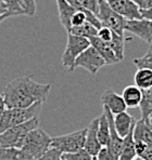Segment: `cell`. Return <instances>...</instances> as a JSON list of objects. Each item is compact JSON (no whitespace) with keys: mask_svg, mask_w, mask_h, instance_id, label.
Segmentation results:
<instances>
[{"mask_svg":"<svg viewBox=\"0 0 152 160\" xmlns=\"http://www.w3.org/2000/svg\"><path fill=\"white\" fill-rule=\"evenodd\" d=\"M50 88L49 83H39L32 77L25 76L9 82L2 96L7 108H26L35 103L46 102Z\"/></svg>","mask_w":152,"mask_h":160,"instance_id":"obj_1","label":"cell"},{"mask_svg":"<svg viewBox=\"0 0 152 160\" xmlns=\"http://www.w3.org/2000/svg\"><path fill=\"white\" fill-rule=\"evenodd\" d=\"M44 103H35L26 108H6L0 117V134L12 127L19 126L38 117Z\"/></svg>","mask_w":152,"mask_h":160,"instance_id":"obj_2","label":"cell"},{"mask_svg":"<svg viewBox=\"0 0 152 160\" xmlns=\"http://www.w3.org/2000/svg\"><path fill=\"white\" fill-rule=\"evenodd\" d=\"M38 117L28 120L19 126L12 127L0 134V148H21L27 134L38 128Z\"/></svg>","mask_w":152,"mask_h":160,"instance_id":"obj_3","label":"cell"},{"mask_svg":"<svg viewBox=\"0 0 152 160\" xmlns=\"http://www.w3.org/2000/svg\"><path fill=\"white\" fill-rule=\"evenodd\" d=\"M51 138L44 130L36 128L26 136L21 149L33 160H37L50 148Z\"/></svg>","mask_w":152,"mask_h":160,"instance_id":"obj_4","label":"cell"},{"mask_svg":"<svg viewBox=\"0 0 152 160\" xmlns=\"http://www.w3.org/2000/svg\"><path fill=\"white\" fill-rule=\"evenodd\" d=\"M97 18L100 21L101 26L109 27L118 36L124 37L126 21L123 16L113 11L106 0H99L98 11L96 14Z\"/></svg>","mask_w":152,"mask_h":160,"instance_id":"obj_5","label":"cell"},{"mask_svg":"<svg viewBox=\"0 0 152 160\" xmlns=\"http://www.w3.org/2000/svg\"><path fill=\"white\" fill-rule=\"evenodd\" d=\"M87 128L76 131L73 133L64 134V135L51 138L50 147L60 150L62 154H70L84 148L86 140Z\"/></svg>","mask_w":152,"mask_h":160,"instance_id":"obj_6","label":"cell"},{"mask_svg":"<svg viewBox=\"0 0 152 160\" xmlns=\"http://www.w3.org/2000/svg\"><path fill=\"white\" fill-rule=\"evenodd\" d=\"M89 46H90L89 39L68 34L65 50H64L63 55H62L63 66L68 67V72H74L73 65H74L76 58H77L83 51L86 50Z\"/></svg>","mask_w":152,"mask_h":160,"instance_id":"obj_7","label":"cell"},{"mask_svg":"<svg viewBox=\"0 0 152 160\" xmlns=\"http://www.w3.org/2000/svg\"><path fill=\"white\" fill-rule=\"evenodd\" d=\"M104 65H106V62L98 53V51L92 46H89L86 50H84L76 58L73 68L75 69L77 67H83L89 72H91L92 75H95Z\"/></svg>","mask_w":152,"mask_h":160,"instance_id":"obj_8","label":"cell"},{"mask_svg":"<svg viewBox=\"0 0 152 160\" xmlns=\"http://www.w3.org/2000/svg\"><path fill=\"white\" fill-rule=\"evenodd\" d=\"M110 8L127 21L141 20L139 8L132 0H106Z\"/></svg>","mask_w":152,"mask_h":160,"instance_id":"obj_9","label":"cell"},{"mask_svg":"<svg viewBox=\"0 0 152 160\" xmlns=\"http://www.w3.org/2000/svg\"><path fill=\"white\" fill-rule=\"evenodd\" d=\"M125 30L144 40L149 44H152V21L146 18L126 21Z\"/></svg>","mask_w":152,"mask_h":160,"instance_id":"obj_10","label":"cell"},{"mask_svg":"<svg viewBox=\"0 0 152 160\" xmlns=\"http://www.w3.org/2000/svg\"><path fill=\"white\" fill-rule=\"evenodd\" d=\"M101 103L106 107L112 115H117L120 112H126V105L123 101L122 95L112 90H106L101 96Z\"/></svg>","mask_w":152,"mask_h":160,"instance_id":"obj_11","label":"cell"},{"mask_svg":"<svg viewBox=\"0 0 152 160\" xmlns=\"http://www.w3.org/2000/svg\"><path fill=\"white\" fill-rule=\"evenodd\" d=\"M98 123H99V118H95L89 123V127L87 128L86 140H85V145H84V148L92 157H96L97 154L100 152L102 147L101 144L99 143L98 135H97Z\"/></svg>","mask_w":152,"mask_h":160,"instance_id":"obj_12","label":"cell"},{"mask_svg":"<svg viewBox=\"0 0 152 160\" xmlns=\"http://www.w3.org/2000/svg\"><path fill=\"white\" fill-rule=\"evenodd\" d=\"M89 41L90 46L94 47L98 51V53L101 55V58L104 60L106 65H113L120 62V60L116 58V55L114 54L111 47L106 42H104L103 40H101L99 37H91V38H89Z\"/></svg>","mask_w":152,"mask_h":160,"instance_id":"obj_13","label":"cell"},{"mask_svg":"<svg viewBox=\"0 0 152 160\" xmlns=\"http://www.w3.org/2000/svg\"><path fill=\"white\" fill-rule=\"evenodd\" d=\"M113 121L116 132L122 138H125L129 133L130 129L136 123L135 119L127 112H123L117 115H113Z\"/></svg>","mask_w":152,"mask_h":160,"instance_id":"obj_14","label":"cell"},{"mask_svg":"<svg viewBox=\"0 0 152 160\" xmlns=\"http://www.w3.org/2000/svg\"><path fill=\"white\" fill-rule=\"evenodd\" d=\"M122 98L126 107L136 108L139 107V104L142 98V91L136 86H128L123 90Z\"/></svg>","mask_w":152,"mask_h":160,"instance_id":"obj_15","label":"cell"},{"mask_svg":"<svg viewBox=\"0 0 152 160\" xmlns=\"http://www.w3.org/2000/svg\"><path fill=\"white\" fill-rule=\"evenodd\" d=\"M134 128H135V126L130 129L129 133H128L125 138H123V145H122V149H121L118 160H133L137 157L136 149H135L134 138H133Z\"/></svg>","mask_w":152,"mask_h":160,"instance_id":"obj_16","label":"cell"},{"mask_svg":"<svg viewBox=\"0 0 152 160\" xmlns=\"http://www.w3.org/2000/svg\"><path fill=\"white\" fill-rule=\"evenodd\" d=\"M57 6H58L59 11V18L62 26L65 28L66 32H70L71 29V18L75 10L68 4L66 0H57Z\"/></svg>","mask_w":152,"mask_h":160,"instance_id":"obj_17","label":"cell"},{"mask_svg":"<svg viewBox=\"0 0 152 160\" xmlns=\"http://www.w3.org/2000/svg\"><path fill=\"white\" fill-rule=\"evenodd\" d=\"M135 86L140 90H149L152 88V70L148 68H139L135 74Z\"/></svg>","mask_w":152,"mask_h":160,"instance_id":"obj_18","label":"cell"},{"mask_svg":"<svg viewBox=\"0 0 152 160\" xmlns=\"http://www.w3.org/2000/svg\"><path fill=\"white\" fill-rule=\"evenodd\" d=\"M68 34L75 35V36L84 37V38H91V37H96L98 34V28L95 27L89 22H86L84 24L79 25V26H73L71 27L70 32Z\"/></svg>","mask_w":152,"mask_h":160,"instance_id":"obj_19","label":"cell"},{"mask_svg":"<svg viewBox=\"0 0 152 160\" xmlns=\"http://www.w3.org/2000/svg\"><path fill=\"white\" fill-rule=\"evenodd\" d=\"M99 118V123H98V131H97V135H98L99 143L101 144V146H106L109 143V138H110V128H109V121L106 119V116L104 112H102V115Z\"/></svg>","mask_w":152,"mask_h":160,"instance_id":"obj_20","label":"cell"},{"mask_svg":"<svg viewBox=\"0 0 152 160\" xmlns=\"http://www.w3.org/2000/svg\"><path fill=\"white\" fill-rule=\"evenodd\" d=\"M142 98L139 104L140 110H141V119L144 121L150 122V118L152 117V95L149 90H141Z\"/></svg>","mask_w":152,"mask_h":160,"instance_id":"obj_21","label":"cell"},{"mask_svg":"<svg viewBox=\"0 0 152 160\" xmlns=\"http://www.w3.org/2000/svg\"><path fill=\"white\" fill-rule=\"evenodd\" d=\"M0 160H33L21 148H0Z\"/></svg>","mask_w":152,"mask_h":160,"instance_id":"obj_22","label":"cell"},{"mask_svg":"<svg viewBox=\"0 0 152 160\" xmlns=\"http://www.w3.org/2000/svg\"><path fill=\"white\" fill-rule=\"evenodd\" d=\"M106 43L111 47V49L113 50L114 54L118 60L122 61L124 58V37H121L117 34H114L113 38Z\"/></svg>","mask_w":152,"mask_h":160,"instance_id":"obj_23","label":"cell"},{"mask_svg":"<svg viewBox=\"0 0 152 160\" xmlns=\"http://www.w3.org/2000/svg\"><path fill=\"white\" fill-rule=\"evenodd\" d=\"M2 1L8 7L9 16L23 15V14H25L24 7H23V3L21 0H2Z\"/></svg>","mask_w":152,"mask_h":160,"instance_id":"obj_24","label":"cell"},{"mask_svg":"<svg viewBox=\"0 0 152 160\" xmlns=\"http://www.w3.org/2000/svg\"><path fill=\"white\" fill-rule=\"evenodd\" d=\"M62 157L66 160H92L94 157L87 152L85 148L77 150L74 152H70V154H63Z\"/></svg>","mask_w":152,"mask_h":160,"instance_id":"obj_25","label":"cell"},{"mask_svg":"<svg viewBox=\"0 0 152 160\" xmlns=\"http://www.w3.org/2000/svg\"><path fill=\"white\" fill-rule=\"evenodd\" d=\"M62 152L56 148L50 147L41 157H39L37 160H61L62 159Z\"/></svg>","mask_w":152,"mask_h":160,"instance_id":"obj_26","label":"cell"},{"mask_svg":"<svg viewBox=\"0 0 152 160\" xmlns=\"http://www.w3.org/2000/svg\"><path fill=\"white\" fill-rule=\"evenodd\" d=\"M114 34H115V32H114L111 28L106 27V26H101L98 29L97 37H99V38H100L101 40H103L104 42H109L111 39L113 38Z\"/></svg>","mask_w":152,"mask_h":160,"instance_id":"obj_27","label":"cell"},{"mask_svg":"<svg viewBox=\"0 0 152 160\" xmlns=\"http://www.w3.org/2000/svg\"><path fill=\"white\" fill-rule=\"evenodd\" d=\"M78 3L85 8L86 10L90 11L96 15L97 11H98V2L99 0H77Z\"/></svg>","mask_w":152,"mask_h":160,"instance_id":"obj_28","label":"cell"},{"mask_svg":"<svg viewBox=\"0 0 152 160\" xmlns=\"http://www.w3.org/2000/svg\"><path fill=\"white\" fill-rule=\"evenodd\" d=\"M24 7L25 14L26 15H30L33 16L36 13V2L35 0H21Z\"/></svg>","mask_w":152,"mask_h":160,"instance_id":"obj_29","label":"cell"},{"mask_svg":"<svg viewBox=\"0 0 152 160\" xmlns=\"http://www.w3.org/2000/svg\"><path fill=\"white\" fill-rule=\"evenodd\" d=\"M133 63L136 65V67L138 68V69L139 68H148V69L152 70V61H149L144 58H135V60L133 61Z\"/></svg>","mask_w":152,"mask_h":160,"instance_id":"obj_30","label":"cell"},{"mask_svg":"<svg viewBox=\"0 0 152 160\" xmlns=\"http://www.w3.org/2000/svg\"><path fill=\"white\" fill-rule=\"evenodd\" d=\"M139 10H148L152 7V0H132Z\"/></svg>","mask_w":152,"mask_h":160,"instance_id":"obj_31","label":"cell"},{"mask_svg":"<svg viewBox=\"0 0 152 160\" xmlns=\"http://www.w3.org/2000/svg\"><path fill=\"white\" fill-rule=\"evenodd\" d=\"M96 160H111V156L109 154V150L106 146L101 147L100 152L97 154V156L95 157Z\"/></svg>","mask_w":152,"mask_h":160,"instance_id":"obj_32","label":"cell"},{"mask_svg":"<svg viewBox=\"0 0 152 160\" xmlns=\"http://www.w3.org/2000/svg\"><path fill=\"white\" fill-rule=\"evenodd\" d=\"M139 157L144 160H152V144L148 145L146 149H144V152Z\"/></svg>","mask_w":152,"mask_h":160,"instance_id":"obj_33","label":"cell"},{"mask_svg":"<svg viewBox=\"0 0 152 160\" xmlns=\"http://www.w3.org/2000/svg\"><path fill=\"white\" fill-rule=\"evenodd\" d=\"M0 16H4V18H10L9 16V11H8V7L4 3L2 0H0Z\"/></svg>","mask_w":152,"mask_h":160,"instance_id":"obj_34","label":"cell"},{"mask_svg":"<svg viewBox=\"0 0 152 160\" xmlns=\"http://www.w3.org/2000/svg\"><path fill=\"white\" fill-rule=\"evenodd\" d=\"M140 13H141L142 18L152 21V7L148 10H140Z\"/></svg>","mask_w":152,"mask_h":160,"instance_id":"obj_35","label":"cell"},{"mask_svg":"<svg viewBox=\"0 0 152 160\" xmlns=\"http://www.w3.org/2000/svg\"><path fill=\"white\" fill-rule=\"evenodd\" d=\"M6 104H4V100H3V96L0 94V117H1L2 112H4V109H6Z\"/></svg>","mask_w":152,"mask_h":160,"instance_id":"obj_36","label":"cell"},{"mask_svg":"<svg viewBox=\"0 0 152 160\" xmlns=\"http://www.w3.org/2000/svg\"><path fill=\"white\" fill-rule=\"evenodd\" d=\"M142 58H147V60H149V61H152V44H150V47H149V49H148V51L146 52V54H144Z\"/></svg>","mask_w":152,"mask_h":160,"instance_id":"obj_37","label":"cell"},{"mask_svg":"<svg viewBox=\"0 0 152 160\" xmlns=\"http://www.w3.org/2000/svg\"><path fill=\"white\" fill-rule=\"evenodd\" d=\"M4 18H4V16H0V23H1L2 21L4 20Z\"/></svg>","mask_w":152,"mask_h":160,"instance_id":"obj_38","label":"cell"},{"mask_svg":"<svg viewBox=\"0 0 152 160\" xmlns=\"http://www.w3.org/2000/svg\"><path fill=\"white\" fill-rule=\"evenodd\" d=\"M133 160H144V159H141V158H140V157H136V158H134Z\"/></svg>","mask_w":152,"mask_h":160,"instance_id":"obj_39","label":"cell"},{"mask_svg":"<svg viewBox=\"0 0 152 160\" xmlns=\"http://www.w3.org/2000/svg\"><path fill=\"white\" fill-rule=\"evenodd\" d=\"M149 92H150V94L152 95V88H151V89H149Z\"/></svg>","mask_w":152,"mask_h":160,"instance_id":"obj_40","label":"cell"},{"mask_svg":"<svg viewBox=\"0 0 152 160\" xmlns=\"http://www.w3.org/2000/svg\"><path fill=\"white\" fill-rule=\"evenodd\" d=\"M150 124H151V128H152V117L150 118Z\"/></svg>","mask_w":152,"mask_h":160,"instance_id":"obj_41","label":"cell"},{"mask_svg":"<svg viewBox=\"0 0 152 160\" xmlns=\"http://www.w3.org/2000/svg\"><path fill=\"white\" fill-rule=\"evenodd\" d=\"M61 160H66V159H64V158H63V157H62V159H61Z\"/></svg>","mask_w":152,"mask_h":160,"instance_id":"obj_42","label":"cell"},{"mask_svg":"<svg viewBox=\"0 0 152 160\" xmlns=\"http://www.w3.org/2000/svg\"><path fill=\"white\" fill-rule=\"evenodd\" d=\"M92 160H96V158H95V157H94V159H92Z\"/></svg>","mask_w":152,"mask_h":160,"instance_id":"obj_43","label":"cell"}]
</instances>
